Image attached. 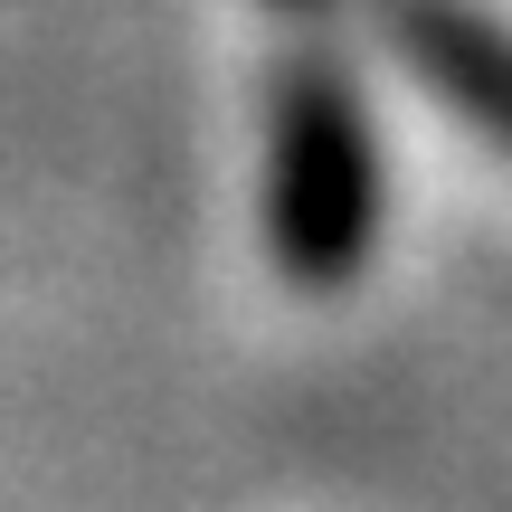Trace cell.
<instances>
[{"mask_svg":"<svg viewBox=\"0 0 512 512\" xmlns=\"http://www.w3.org/2000/svg\"><path fill=\"white\" fill-rule=\"evenodd\" d=\"M380 247V133L332 48L266 76V256L285 285L342 294Z\"/></svg>","mask_w":512,"mask_h":512,"instance_id":"1","label":"cell"},{"mask_svg":"<svg viewBox=\"0 0 512 512\" xmlns=\"http://www.w3.org/2000/svg\"><path fill=\"white\" fill-rule=\"evenodd\" d=\"M380 38L418 86H437L494 152H512V29L475 0H370Z\"/></svg>","mask_w":512,"mask_h":512,"instance_id":"2","label":"cell"},{"mask_svg":"<svg viewBox=\"0 0 512 512\" xmlns=\"http://www.w3.org/2000/svg\"><path fill=\"white\" fill-rule=\"evenodd\" d=\"M275 10H323V0H275Z\"/></svg>","mask_w":512,"mask_h":512,"instance_id":"3","label":"cell"}]
</instances>
